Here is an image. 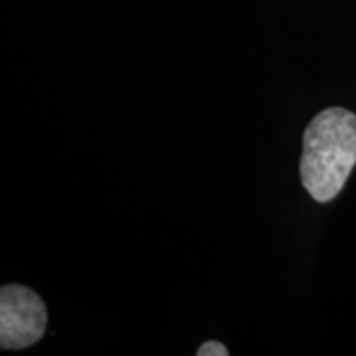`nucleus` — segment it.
Wrapping results in <instances>:
<instances>
[{
    "mask_svg": "<svg viewBox=\"0 0 356 356\" xmlns=\"http://www.w3.org/2000/svg\"><path fill=\"white\" fill-rule=\"evenodd\" d=\"M197 356H229V350L221 341L210 340L197 350Z\"/></svg>",
    "mask_w": 356,
    "mask_h": 356,
    "instance_id": "obj_3",
    "label": "nucleus"
},
{
    "mask_svg": "<svg viewBox=\"0 0 356 356\" xmlns=\"http://www.w3.org/2000/svg\"><path fill=\"white\" fill-rule=\"evenodd\" d=\"M48 314L42 297L20 284L0 289V346L24 350L42 340Z\"/></svg>",
    "mask_w": 356,
    "mask_h": 356,
    "instance_id": "obj_2",
    "label": "nucleus"
},
{
    "mask_svg": "<svg viewBox=\"0 0 356 356\" xmlns=\"http://www.w3.org/2000/svg\"><path fill=\"white\" fill-rule=\"evenodd\" d=\"M356 165V115L330 108L315 115L304 134L300 178L318 203L332 202L343 190Z\"/></svg>",
    "mask_w": 356,
    "mask_h": 356,
    "instance_id": "obj_1",
    "label": "nucleus"
}]
</instances>
